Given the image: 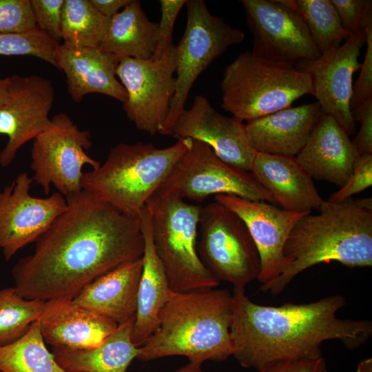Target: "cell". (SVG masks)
<instances>
[{
    "instance_id": "obj_2",
    "label": "cell",
    "mask_w": 372,
    "mask_h": 372,
    "mask_svg": "<svg viewBox=\"0 0 372 372\" xmlns=\"http://www.w3.org/2000/svg\"><path fill=\"white\" fill-rule=\"evenodd\" d=\"M232 297V355L241 366L258 372L279 362L321 358L326 341L338 340L356 349L372 335L371 321L337 317L346 304L340 295L278 307L251 301L245 287H234Z\"/></svg>"
},
{
    "instance_id": "obj_4",
    "label": "cell",
    "mask_w": 372,
    "mask_h": 372,
    "mask_svg": "<svg viewBox=\"0 0 372 372\" xmlns=\"http://www.w3.org/2000/svg\"><path fill=\"white\" fill-rule=\"evenodd\" d=\"M232 316L233 297L227 289L172 291L137 359L184 356L201 365L207 360L224 361L233 355Z\"/></svg>"
},
{
    "instance_id": "obj_41",
    "label": "cell",
    "mask_w": 372,
    "mask_h": 372,
    "mask_svg": "<svg viewBox=\"0 0 372 372\" xmlns=\"http://www.w3.org/2000/svg\"><path fill=\"white\" fill-rule=\"evenodd\" d=\"M132 0H90L92 5L104 17L107 19L119 12V10L124 8Z\"/></svg>"
},
{
    "instance_id": "obj_5",
    "label": "cell",
    "mask_w": 372,
    "mask_h": 372,
    "mask_svg": "<svg viewBox=\"0 0 372 372\" xmlns=\"http://www.w3.org/2000/svg\"><path fill=\"white\" fill-rule=\"evenodd\" d=\"M191 141L180 138L165 148L141 142L119 143L99 167L83 173L82 191L127 216L139 218L147 200L188 150Z\"/></svg>"
},
{
    "instance_id": "obj_32",
    "label": "cell",
    "mask_w": 372,
    "mask_h": 372,
    "mask_svg": "<svg viewBox=\"0 0 372 372\" xmlns=\"http://www.w3.org/2000/svg\"><path fill=\"white\" fill-rule=\"evenodd\" d=\"M59 44L37 26L20 33H0V55L33 56L54 66Z\"/></svg>"
},
{
    "instance_id": "obj_19",
    "label": "cell",
    "mask_w": 372,
    "mask_h": 372,
    "mask_svg": "<svg viewBox=\"0 0 372 372\" xmlns=\"http://www.w3.org/2000/svg\"><path fill=\"white\" fill-rule=\"evenodd\" d=\"M56 68L67 79L68 92L75 103L92 93L114 98L122 103L127 93L116 76L121 59L100 48H70L59 44L54 53Z\"/></svg>"
},
{
    "instance_id": "obj_27",
    "label": "cell",
    "mask_w": 372,
    "mask_h": 372,
    "mask_svg": "<svg viewBox=\"0 0 372 372\" xmlns=\"http://www.w3.org/2000/svg\"><path fill=\"white\" fill-rule=\"evenodd\" d=\"M158 23L151 21L141 1L132 0L109 19L100 48L121 60L149 59L156 45Z\"/></svg>"
},
{
    "instance_id": "obj_33",
    "label": "cell",
    "mask_w": 372,
    "mask_h": 372,
    "mask_svg": "<svg viewBox=\"0 0 372 372\" xmlns=\"http://www.w3.org/2000/svg\"><path fill=\"white\" fill-rule=\"evenodd\" d=\"M36 27L30 0H0V33H20Z\"/></svg>"
},
{
    "instance_id": "obj_40",
    "label": "cell",
    "mask_w": 372,
    "mask_h": 372,
    "mask_svg": "<svg viewBox=\"0 0 372 372\" xmlns=\"http://www.w3.org/2000/svg\"><path fill=\"white\" fill-rule=\"evenodd\" d=\"M260 372H328L322 357L310 360L289 361L271 364Z\"/></svg>"
},
{
    "instance_id": "obj_17",
    "label": "cell",
    "mask_w": 372,
    "mask_h": 372,
    "mask_svg": "<svg viewBox=\"0 0 372 372\" xmlns=\"http://www.w3.org/2000/svg\"><path fill=\"white\" fill-rule=\"evenodd\" d=\"M170 135L203 142L227 164L251 172L256 152L249 143L245 124L218 112L204 96H195L192 106L180 113Z\"/></svg>"
},
{
    "instance_id": "obj_16",
    "label": "cell",
    "mask_w": 372,
    "mask_h": 372,
    "mask_svg": "<svg viewBox=\"0 0 372 372\" xmlns=\"http://www.w3.org/2000/svg\"><path fill=\"white\" fill-rule=\"evenodd\" d=\"M10 99L0 107V134L8 141L0 152V165L8 167L19 150L50 123L54 101L52 82L38 75L9 76Z\"/></svg>"
},
{
    "instance_id": "obj_31",
    "label": "cell",
    "mask_w": 372,
    "mask_h": 372,
    "mask_svg": "<svg viewBox=\"0 0 372 372\" xmlns=\"http://www.w3.org/2000/svg\"><path fill=\"white\" fill-rule=\"evenodd\" d=\"M44 301L21 297L14 287L0 289V346L21 338L42 312Z\"/></svg>"
},
{
    "instance_id": "obj_13",
    "label": "cell",
    "mask_w": 372,
    "mask_h": 372,
    "mask_svg": "<svg viewBox=\"0 0 372 372\" xmlns=\"http://www.w3.org/2000/svg\"><path fill=\"white\" fill-rule=\"evenodd\" d=\"M253 35L251 50L262 58L294 65L320 52L303 19L278 0H241Z\"/></svg>"
},
{
    "instance_id": "obj_18",
    "label": "cell",
    "mask_w": 372,
    "mask_h": 372,
    "mask_svg": "<svg viewBox=\"0 0 372 372\" xmlns=\"http://www.w3.org/2000/svg\"><path fill=\"white\" fill-rule=\"evenodd\" d=\"M214 200L234 211L247 227L260 255L257 280L261 285L279 276L287 265L283 253L286 240L297 222L311 212L287 211L265 201L229 194L216 195Z\"/></svg>"
},
{
    "instance_id": "obj_23",
    "label": "cell",
    "mask_w": 372,
    "mask_h": 372,
    "mask_svg": "<svg viewBox=\"0 0 372 372\" xmlns=\"http://www.w3.org/2000/svg\"><path fill=\"white\" fill-rule=\"evenodd\" d=\"M251 173L283 209L311 212L324 201L296 157L256 152Z\"/></svg>"
},
{
    "instance_id": "obj_15",
    "label": "cell",
    "mask_w": 372,
    "mask_h": 372,
    "mask_svg": "<svg viewBox=\"0 0 372 372\" xmlns=\"http://www.w3.org/2000/svg\"><path fill=\"white\" fill-rule=\"evenodd\" d=\"M364 31L351 35L314 60L300 61L296 66L311 78L313 95L323 113L333 117L349 136L355 132L350 103L353 76L360 70L359 56L365 43Z\"/></svg>"
},
{
    "instance_id": "obj_3",
    "label": "cell",
    "mask_w": 372,
    "mask_h": 372,
    "mask_svg": "<svg viewBox=\"0 0 372 372\" xmlns=\"http://www.w3.org/2000/svg\"><path fill=\"white\" fill-rule=\"evenodd\" d=\"M318 214L304 215L291 229L284 247L282 273L261 285L276 296L307 269L336 261L349 267L372 265L371 198L324 201Z\"/></svg>"
},
{
    "instance_id": "obj_24",
    "label": "cell",
    "mask_w": 372,
    "mask_h": 372,
    "mask_svg": "<svg viewBox=\"0 0 372 372\" xmlns=\"http://www.w3.org/2000/svg\"><path fill=\"white\" fill-rule=\"evenodd\" d=\"M143 259L123 264L96 278L73 298V302L118 325L135 317Z\"/></svg>"
},
{
    "instance_id": "obj_30",
    "label": "cell",
    "mask_w": 372,
    "mask_h": 372,
    "mask_svg": "<svg viewBox=\"0 0 372 372\" xmlns=\"http://www.w3.org/2000/svg\"><path fill=\"white\" fill-rule=\"evenodd\" d=\"M278 1L301 17L320 54L339 46L350 37L331 0Z\"/></svg>"
},
{
    "instance_id": "obj_26",
    "label": "cell",
    "mask_w": 372,
    "mask_h": 372,
    "mask_svg": "<svg viewBox=\"0 0 372 372\" xmlns=\"http://www.w3.org/2000/svg\"><path fill=\"white\" fill-rule=\"evenodd\" d=\"M135 317L118 325L99 345L81 349L54 348L58 364L67 372H126L140 347L132 341Z\"/></svg>"
},
{
    "instance_id": "obj_11",
    "label": "cell",
    "mask_w": 372,
    "mask_h": 372,
    "mask_svg": "<svg viewBox=\"0 0 372 372\" xmlns=\"http://www.w3.org/2000/svg\"><path fill=\"white\" fill-rule=\"evenodd\" d=\"M191 140L189 148L157 192L198 203L212 194H229L276 203L251 172L227 164L205 143Z\"/></svg>"
},
{
    "instance_id": "obj_25",
    "label": "cell",
    "mask_w": 372,
    "mask_h": 372,
    "mask_svg": "<svg viewBox=\"0 0 372 372\" xmlns=\"http://www.w3.org/2000/svg\"><path fill=\"white\" fill-rule=\"evenodd\" d=\"M139 218L144 238V251L132 341L135 345L141 347L156 329L161 311L172 291L155 250L150 215L146 205Z\"/></svg>"
},
{
    "instance_id": "obj_39",
    "label": "cell",
    "mask_w": 372,
    "mask_h": 372,
    "mask_svg": "<svg viewBox=\"0 0 372 372\" xmlns=\"http://www.w3.org/2000/svg\"><path fill=\"white\" fill-rule=\"evenodd\" d=\"M354 121L360 123V130L352 141L358 154H372V97L351 110Z\"/></svg>"
},
{
    "instance_id": "obj_8",
    "label": "cell",
    "mask_w": 372,
    "mask_h": 372,
    "mask_svg": "<svg viewBox=\"0 0 372 372\" xmlns=\"http://www.w3.org/2000/svg\"><path fill=\"white\" fill-rule=\"evenodd\" d=\"M198 256L218 281L245 287L258 278L260 258L245 222L234 211L214 201L199 216Z\"/></svg>"
},
{
    "instance_id": "obj_42",
    "label": "cell",
    "mask_w": 372,
    "mask_h": 372,
    "mask_svg": "<svg viewBox=\"0 0 372 372\" xmlns=\"http://www.w3.org/2000/svg\"><path fill=\"white\" fill-rule=\"evenodd\" d=\"M9 76L0 79V107L10 99L8 92Z\"/></svg>"
},
{
    "instance_id": "obj_7",
    "label": "cell",
    "mask_w": 372,
    "mask_h": 372,
    "mask_svg": "<svg viewBox=\"0 0 372 372\" xmlns=\"http://www.w3.org/2000/svg\"><path fill=\"white\" fill-rule=\"evenodd\" d=\"M153 242L171 290L183 292L215 288L218 282L197 251L200 205L156 192L147 200Z\"/></svg>"
},
{
    "instance_id": "obj_1",
    "label": "cell",
    "mask_w": 372,
    "mask_h": 372,
    "mask_svg": "<svg viewBox=\"0 0 372 372\" xmlns=\"http://www.w3.org/2000/svg\"><path fill=\"white\" fill-rule=\"evenodd\" d=\"M65 198L66 209L12 267L14 287L25 299L74 298L96 278L143 257L140 218L83 191Z\"/></svg>"
},
{
    "instance_id": "obj_29",
    "label": "cell",
    "mask_w": 372,
    "mask_h": 372,
    "mask_svg": "<svg viewBox=\"0 0 372 372\" xmlns=\"http://www.w3.org/2000/svg\"><path fill=\"white\" fill-rule=\"evenodd\" d=\"M110 19L90 0H64L61 39L70 48H99Z\"/></svg>"
},
{
    "instance_id": "obj_36",
    "label": "cell",
    "mask_w": 372,
    "mask_h": 372,
    "mask_svg": "<svg viewBox=\"0 0 372 372\" xmlns=\"http://www.w3.org/2000/svg\"><path fill=\"white\" fill-rule=\"evenodd\" d=\"M37 26L57 43L61 39L64 0H30Z\"/></svg>"
},
{
    "instance_id": "obj_10",
    "label": "cell",
    "mask_w": 372,
    "mask_h": 372,
    "mask_svg": "<svg viewBox=\"0 0 372 372\" xmlns=\"http://www.w3.org/2000/svg\"><path fill=\"white\" fill-rule=\"evenodd\" d=\"M91 134L81 130L65 113L54 115L49 125L32 142L33 183L48 195L51 185L65 197L82 191L85 165L96 169L101 163L87 154Z\"/></svg>"
},
{
    "instance_id": "obj_21",
    "label": "cell",
    "mask_w": 372,
    "mask_h": 372,
    "mask_svg": "<svg viewBox=\"0 0 372 372\" xmlns=\"http://www.w3.org/2000/svg\"><path fill=\"white\" fill-rule=\"evenodd\" d=\"M358 156L345 130L333 117L322 112L296 158L312 179L341 187L349 179Z\"/></svg>"
},
{
    "instance_id": "obj_6",
    "label": "cell",
    "mask_w": 372,
    "mask_h": 372,
    "mask_svg": "<svg viewBox=\"0 0 372 372\" xmlns=\"http://www.w3.org/2000/svg\"><path fill=\"white\" fill-rule=\"evenodd\" d=\"M220 87L222 108L247 123L289 107L304 95H313L306 72L251 51L241 53L225 68Z\"/></svg>"
},
{
    "instance_id": "obj_14",
    "label": "cell",
    "mask_w": 372,
    "mask_h": 372,
    "mask_svg": "<svg viewBox=\"0 0 372 372\" xmlns=\"http://www.w3.org/2000/svg\"><path fill=\"white\" fill-rule=\"evenodd\" d=\"M32 183L23 172L0 191V249L6 261L36 242L67 208L65 197L58 192L45 198L32 196Z\"/></svg>"
},
{
    "instance_id": "obj_22",
    "label": "cell",
    "mask_w": 372,
    "mask_h": 372,
    "mask_svg": "<svg viewBox=\"0 0 372 372\" xmlns=\"http://www.w3.org/2000/svg\"><path fill=\"white\" fill-rule=\"evenodd\" d=\"M322 114L319 103L289 107L245 123L256 152L296 157Z\"/></svg>"
},
{
    "instance_id": "obj_20",
    "label": "cell",
    "mask_w": 372,
    "mask_h": 372,
    "mask_svg": "<svg viewBox=\"0 0 372 372\" xmlns=\"http://www.w3.org/2000/svg\"><path fill=\"white\" fill-rule=\"evenodd\" d=\"M72 298L44 301L38 320L46 344L54 348L88 349L101 344L117 328L114 322L75 304Z\"/></svg>"
},
{
    "instance_id": "obj_38",
    "label": "cell",
    "mask_w": 372,
    "mask_h": 372,
    "mask_svg": "<svg viewBox=\"0 0 372 372\" xmlns=\"http://www.w3.org/2000/svg\"><path fill=\"white\" fill-rule=\"evenodd\" d=\"M363 30L366 34V48L359 77L353 87L351 110L372 97V18L367 20Z\"/></svg>"
},
{
    "instance_id": "obj_45",
    "label": "cell",
    "mask_w": 372,
    "mask_h": 372,
    "mask_svg": "<svg viewBox=\"0 0 372 372\" xmlns=\"http://www.w3.org/2000/svg\"><path fill=\"white\" fill-rule=\"evenodd\" d=\"M0 372H1V371H0Z\"/></svg>"
},
{
    "instance_id": "obj_35",
    "label": "cell",
    "mask_w": 372,
    "mask_h": 372,
    "mask_svg": "<svg viewBox=\"0 0 372 372\" xmlns=\"http://www.w3.org/2000/svg\"><path fill=\"white\" fill-rule=\"evenodd\" d=\"M372 185V154L359 156L347 183L332 194L328 202L342 203Z\"/></svg>"
},
{
    "instance_id": "obj_12",
    "label": "cell",
    "mask_w": 372,
    "mask_h": 372,
    "mask_svg": "<svg viewBox=\"0 0 372 372\" xmlns=\"http://www.w3.org/2000/svg\"><path fill=\"white\" fill-rule=\"evenodd\" d=\"M176 48L158 59H121L116 76L127 93L123 109L142 132L161 134L176 90Z\"/></svg>"
},
{
    "instance_id": "obj_43",
    "label": "cell",
    "mask_w": 372,
    "mask_h": 372,
    "mask_svg": "<svg viewBox=\"0 0 372 372\" xmlns=\"http://www.w3.org/2000/svg\"><path fill=\"white\" fill-rule=\"evenodd\" d=\"M172 372H207L202 369V365L189 362Z\"/></svg>"
},
{
    "instance_id": "obj_37",
    "label": "cell",
    "mask_w": 372,
    "mask_h": 372,
    "mask_svg": "<svg viewBox=\"0 0 372 372\" xmlns=\"http://www.w3.org/2000/svg\"><path fill=\"white\" fill-rule=\"evenodd\" d=\"M187 1V0H186ZM185 0H160L161 17L158 23L157 41L152 59H160L171 48L172 33L177 16Z\"/></svg>"
},
{
    "instance_id": "obj_34",
    "label": "cell",
    "mask_w": 372,
    "mask_h": 372,
    "mask_svg": "<svg viewBox=\"0 0 372 372\" xmlns=\"http://www.w3.org/2000/svg\"><path fill=\"white\" fill-rule=\"evenodd\" d=\"M344 29L353 35L362 32L364 26L372 18L371 0H331Z\"/></svg>"
},
{
    "instance_id": "obj_28",
    "label": "cell",
    "mask_w": 372,
    "mask_h": 372,
    "mask_svg": "<svg viewBox=\"0 0 372 372\" xmlns=\"http://www.w3.org/2000/svg\"><path fill=\"white\" fill-rule=\"evenodd\" d=\"M45 344L37 320L18 340L0 346L1 372H67Z\"/></svg>"
},
{
    "instance_id": "obj_9",
    "label": "cell",
    "mask_w": 372,
    "mask_h": 372,
    "mask_svg": "<svg viewBox=\"0 0 372 372\" xmlns=\"http://www.w3.org/2000/svg\"><path fill=\"white\" fill-rule=\"evenodd\" d=\"M187 23L176 48V90L162 135L185 109L189 91L198 76L231 45L240 43L245 33L213 15L203 0H187Z\"/></svg>"
},
{
    "instance_id": "obj_44",
    "label": "cell",
    "mask_w": 372,
    "mask_h": 372,
    "mask_svg": "<svg viewBox=\"0 0 372 372\" xmlns=\"http://www.w3.org/2000/svg\"><path fill=\"white\" fill-rule=\"evenodd\" d=\"M356 372H372V359L369 358L360 361L358 364Z\"/></svg>"
}]
</instances>
